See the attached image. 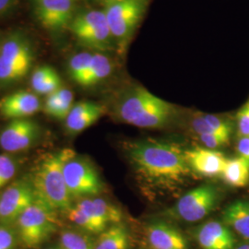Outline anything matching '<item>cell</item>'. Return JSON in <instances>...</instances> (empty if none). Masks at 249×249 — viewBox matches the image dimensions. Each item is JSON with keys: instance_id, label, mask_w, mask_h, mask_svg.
Segmentation results:
<instances>
[{"instance_id": "6da1fadb", "label": "cell", "mask_w": 249, "mask_h": 249, "mask_svg": "<svg viewBox=\"0 0 249 249\" xmlns=\"http://www.w3.org/2000/svg\"><path fill=\"white\" fill-rule=\"evenodd\" d=\"M125 151L136 176L148 187L173 190L191 174L184 151L177 144L150 139L130 143Z\"/></svg>"}, {"instance_id": "7a4b0ae2", "label": "cell", "mask_w": 249, "mask_h": 249, "mask_svg": "<svg viewBox=\"0 0 249 249\" xmlns=\"http://www.w3.org/2000/svg\"><path fill=\"white\" fill-rule=\"evenodd\" d=\"M177 108L142 86L123 91L115 102L113 115L117 121L141 128H160L169 124Z\"/></svg>"}, {"instance_id": "3957f363", "label": "cell", "mask_w": 249, "mask_h": 249, "mask_svg": "<svg viewBox=\"0 0 249 249\" xmlns=\"http://www.w3.org/2000/svg\"><path fill=\"white\" fill-rule=\"evenodd\" d=\"M76 152L71 149L49 152L36 163L31 177V183L36 199L54 211L67 213L72 207V197L64 178V164Z\"/></svg>"}, {"instance_id": "277c9868", "label": "cell", "mask_w": 249, "mask_h": 249, "mask_svg": "<svg viewBox=\"0 0 249 249\" xmlns=\"http://www.w3.org/2000/svg\"><path fill=\"white\" fill-rule=\"evenodd\" d=\"M15 224L20 243L27 249H38L57 230L56 211L36 199Z\"/></svg>"}, {"instance_id": "5b68a950", "label": "cell", "mask_w": 249, "mask_h": 249, "mask_svg": "<svg viewBox=\"0 0 249 249\" xmlns=\"http://www.w3.org/2000/svg\"><path fill=\"white\" fill-rule=\"evenodd\" d=\"M148 5L149 0H120L106 5L104 11L118 52L126 50Z\"/></svg>"}, {"instance_id": "8992f818", "label": "cell", "mask_w": 249, "mask_h": 249, "mask_svg": "<svg viewBox=\"0 0 249 249\" xmlns=\"http://www.w3.org/2000/svg\"><path fill=\"white\" fill-rule=\"evenodd\" d=\"M34 61L26 37L13 34L3 41L0 52V84L9 85L26 77Z\"/></svg>"}, {"instance_id": "52a82bcc", "label": "cell", "mask_w": 249, "mask_h": 249, "mask_svg": "<svg viewBox=\"0 0 249 249\" xmlns=\"http://www.w3.org/2000/svg\"><path fill=\"white\" fill-rule=\"evenodd\" d=\"M70 30L80 45L90 50L105 52L113 49L115 42L104 10H87L75 16Z\"/></svg>"}, {"instance_id": "ba28073f", "label": "cell", "mask_w": 249, "mask_h": 249, "mask_svg": "<svg viewBox=\"0 0 249 249\" xmlns=\"http://www.w3.org/2000/svg\"><path fill=\"white\" fill-rule=\"evenodd\" d=\"M64 178L73 198L96 196L104 189V183L90 160L76 153L64 164Z\"/></svg>"}, {"instance_id": "9c48e42d", "label": "cell", "mask_w": 249, "mask_h": 249, "mask_svg": "<svg viewBox=\"0 0 249 249\" xmlns=\"http://www.w3.org/2000/svg\"><path fill=\"white\" fill-rule=\"evenodd\" d=\"M218 202L219 192L217 188L213 185L205 184L181 196L167 211L166 216L178 221L196 223L213 212Z\"/></svg>"}, {"instance_id": "30bf717a", "label": "cell", "mask_w": 249, "mask_h": 249, "mask_svg": "<svg viewBox=\"0 0 249 249\" xmlns=\"http://www.w3.org/2000/svg\"><path fill=\"white\" fill-rule=\"evenodd\" d=\"M36 200V193L30 179L12 183L0 194V223L10 226L16 223L18 217Z\"/></svg>"}, {"instance_id": "8fae6325", "label": "cell", "mask_w": 249, "mask_h": 249, "mask_svg": "<svg viewBox=\"0 0 249 249\" xmlns=\"http://www.w3.org/2000/svg\"><path fill=\"white\" fill-rule=\"evenodd\" d=\"M41 136V127L29 118L11 120L0 131V146L7 152L15 153L32 148Z\"/></svg>"}, {"instance_id": "7c38bea8", "label": "cell", "mask_w": 249, "mask_h": 249, "mask_svg": "<svg viewBox=\"0 0 249 249\" xmlns=\"http://www.w3.org/2000/svg\"><path fill=\"white\" fill-rule=\"evenodd\" d=\"M187 165L199 177H221L227 159L221 151L209 148H193L184 151Z\"/></svg>"}, {"instance_id": "4fadbf2b", "label": "cell", "mask_w": 249, "mask_h": 249, "mask_svg": "<svg viewBox=\"0 0 249 249\" xmlns=\"http://www.w3.org/2000/svg\"><path fill=\"white\" fill-rule=\"evenodd\" d=\"M36 14L42 26L57 31L70 26L73 15V0H36Z\"/></svg>"}, {"instance_id": "5bb4252c", "label": "cell", "mask_w": 249, "mask_h": 249, "mask_svg": "<svg viewBox=\"0 0 249 249\" xmlns=\"http://www.w3.org/2000/svg\"><path fill=\"white\" fill-rule=\"evenodd\" d=\"M41 109L42 103L38 95L28 90H18L0 100V115L7 119L28 118Z\"/></svg>"}, {"instance_id": "9a60e30c", "label": "cell", "mask_w": 249, "mask_h": 249, "mask_svg": "<svg viewBox=\"0 0 249 249\" xmlns=\"http://www.w3.org/2000/svg\"><path fill=\"white\" fill-rule=\"evenodd\" d=\"M76 206L89 217L100 233L109 227V224L121 223L123 218L122 212L118 207L101 197H86Z\"/></svg>"}, {"instance_id": "2e32d148", "label": "cell", "mask_w": 249, "mask_h": 249, "mask_svg": "<svg viewBox=\"0 0 249 249\" xmlns=\"http://www.w3.org/2000/svg\"><path fill=\"white\" fill-rule=\"evenodd\" d=\"M145 234L151 249H188L186 237L169 223L160 221L150 223Z\"/></svg>"}, {"instance_id": "e0dca14e", "label": "cell", "mask_w": 249, "mask_h": 249, "mask_svg": "<svg viewBox=\"0 0 249 249\" xmlns=\"http://www.w3.org/2000/svg\"><path fill=\"white\" fill-rule=\"evenodd\" d=\"M196 240L201 249H232L235 238L231 229L219 221H210L198 226Z\"/></svg>"}, {"instance_id": "ac0fdd59", "label": "cell", "mask_w": 249, "mask_h": 249, "mask_svg": "<svg viewBox=\"0 0 249 249\" xmlns=\"http://www.w3.org/2000/svg\"><path fill=\"white\" fill-rule=\"evenodd\" d=\"M106 107L91 101H81L75 104L65 120V127L69 134L76 135L95 124L106 114Z\"/></svg>"}, {"instance_id": "d6986e66", "label": "cell", "mask_w": 249, "mask_h": 249, "mask_svg": "<svg viewBox=\"0 0 249 249\" xmlns=\"http://www.w3.org/2000/svg\"><path fill=\"white\" fill-rule=\"evenodd\" d=\"M223 221L242 239L249 242V200L238 199L228 205L223 211Z\"/></svg>"}, {"instance_id": "ffe728a7", "label": "cell", "mask_w": 249, "mask_h": 249, "mask_svg": "<svg viewBox=\"0 0 249 249\" xmlns=\"http://www.w3.org/2000/svg\"><path fill=\"white\" fill-rule=\"evenodd\" d=\"M191 127L197 135H216L228 142L232 131L231 124L228 120L209 114H196L191 120Z\"/></svg>"}, {"instance_id": "44dd1931", "label": "cell", "mask_w": 249, "mask_h": 249, "mask_svg": "<svg viewBox=\"0 0 249 249\" xmlns=\"http://www.w3.org/2000/svg\"><path fill=\"white\" fill-rule=\"evenodd\" d=\"M74 94L66 87H61L46 96L44 112L57 120H66L74 106Z\"/></svg>"}, {"instance_id": "7402d4cb", "label": "cell", "mask_w": 249, "mask_h": 249, "mask_svg": "<svg viewBox=\"0 0 249 249\" xmlns=\"http://www.w3.org/2000/svg\"><path fill=\"white\" fill-rule=\"evenodd\" d=\"M31 86L37 95H49L62 86V80L55 70L50 66L36 68L31 77Z\"/></svg>"}, {"instance_id": "603a6c76", "label": "cell", "mask_w": 249, "mask_h": 249, "mask_svg": "<svg viewBox=\"0 0 249 249\" xmlns=\"http://www.w3.org/2000/svg\"><path fill=\"white\" fill-rule=\"evenodd\" d=\"M114 65L110 57L105 53H93L89 67L83 75L79 85L91 87L108 78L113 71Z\"/></svg>"}, {"instance_id": "cb8c5ba5", "label": "cell", "mask_w": 249, "mask_h": 249, "mask_svg": "<svg viewBox=\"0 0 249 249\" xmlns=\"http://www.w3.org/2000/svg\"><path fill=\"white\" fill-rule=\"evenodd\" d=\"M130 233L122 223L113 224L100 233L94 249H129Z\"/></svg>"}, {"instance_id": "d4e9b609", "label": "cell", "mask_w": 249, "mask_h": 249, "mask_svg": "<svg viewBox=\"0 0 249 249\" xmlns=\"http://www.w3.org/2000/svg\"><path fill=\"white\" fill-rule=\"evenodd\" d=\"M221 178L229 187H247L249 183V161L241 157L227 159Z\"/></svg>"}, {"instance_id": "484cf974", "label": "cell", "mask_w": 249, "mask_h": 249, "mask_svg": "<svg viewBox=\"0 0 249 249\" xmlns=\"http://www.w3.org/2000/svg\"><path fill=\"white\" fill-rule=\"evenodd\" d=\"M59 247L61 249H94L95 241L87 231L64 229L60 232Z\"/></svg>"}, {"instance_id": "4316f807", "label": "cell", "mask_w": 249, "mask_h": 249, "mask_svg": "<svg viewBox=\"0 0 249 249\" xmlns=\"http://www.w3.org/2000/svg\"><path fill=\"white\" fill-rule=\"evenodd\" d=\"M93 53L81 52L73 55L68 66L69 75L73 81L79 84L87 71Z\"/></svg>"}, {"instance_id": "83f0119b", "label": "cell", "mask_w": 249, "mask_h": 249, "mask_svg": "<svg viewBox=\"0 0 249 249\" xmlns=\"http://www.w3.org/2000/svg\"><path fill=\"white\" fill-rule=\"evenodd\" d=\"M18 170V160L8 154H0V188L9 184Z\"/></svg>"}, {"instance_id": "f1b7e54d", "label": "cell", "mask_w": 249, "mask_h": 249, "mask_svg": "<svg viewBox=\"0 0 249 249\" xmlns=\"http://www.w3.org/2000/svg\"><path fill=\"white\" fill-rule=\"evenodd\" d=\"M18 240L17 231L12 226L0 224V249H14Z\"/></svg>"}, {"instance_id": "f546056e", "label": "cell", "mask_w": 249, "mask_h": 249, "mask_svg": "<svg viewBox=\"0 0 249 249\" xmlns=\"http://www.w3.org/2000/svg\"><path fill=\"white\" fill-rule=\"evenodd\" d=\"M237 132L239 138L249 136V100L239 109L236 115Z\"/></svg>"}, {"instance_id": "4dcf8cb0", "label": "cell", "mask_w": 249, "mask_h": 249, "mask_svg": "<svg viewBox=\"0 0 249 249\" xmlns=\"http://www.w3.org/2000/svg\"><path fill=\"white\" fill-rule=\"evenodd\" d=\"M198 138L200 142L204 144L205 146L209 149L215 150L217 148H221L225 144L229 142L228 141L224 140L223 138L216 136V135H211V134H202L198 135Z\"/></svg>"}, {"instance_id": "1f68e13d", "label": "cell", "mask_w": 249, "mask_h": 249, "mask_svg": "<svg viewBox=\"0 0 249 249\" xmlns=\"http://www.w3.org/2000/svg\"><path fill=\"white\" fill-rule=\"evenodd\" d=\"M236 151L239 154V157L249 162V136L239 138V141L236 144Z\"/></svg>"}, {"instance_id": "d6a6232c", "label": "cell", "mask_w": 249, "mask_h": 249, "mask_svg": "<svg viewBox=\"0 0 249 249\" xmlns=\"http://www.w3.org/2000/svg\"><path fill=\"white\" fill-rule=\"evenodd\" d=\"M18 0H0V17L7 15L16 7Z\"/></svg>"}, {"instance_id": "836d02e7", "label": "cell", "mask_w": 249, "mask_h": 249, "mask_svg": "<svg viewBox=\"0 0 249 249\" xmlns=\"http://www.w3.org/2000/svg\"><path fill=\"white\" fill-rule=\"evenodd\" d=\"M232 249H249V243H245V244L240 245V246L234 247Z\"/></svg>"}, {"instance_id": "e575fe53", "label": "cell", "mask_w": 249, "mask_h": 249, "mask_svg": "<svg viewBox=\"0 0 249 249\" xmlns=\"http://www.w3.org/2000/svg\"><path fill=\"white\" fill-rule=\"evenodd\" d=\"M105 2V4H111V3H114V2H117V1H120V0H103Z\"/></svg>"}, {"instance_id": "d590c367", "label": "cell", "mask_w": 249, "mask_h": 249, "mask_svg": "<svg viewBox=\"0 0 249 249\" xmlns=\"http://www.w3.org/2000/svg\"><path fill=\"white\" fill-rule=\"evenodd\" d=\"M46 249H61V248L58 246V247H51V248H48Z\"/></svg>"}, {"instance_id": "8d00e7d4", "label": "cell", "mask_w": 249, "mask_h": 249, "mask_svg": "<svg viewBox=\"0 0 249 249\" xmlns=\"http://www.w3.org/2000/svg\"><path fill=\"white\" fill-rule=\"evenodd\" d=\"M2 43H3V41H1V40H0V52H1V47H2Z\"/></svg>"}, {"instance_id": "74e56055", "label": "cell", "mask_w": 249, "mask_h": 249, "mask_svg": "<svg viewBox=\"0 0 249 249\" xmlns=\"http://www.w3.org/2000/svg\"><path fill=\"white\" fill-rule=\"evenodd\" d=\"M73 1H74V0H73Z\"/></svg>"}]
</instances>
